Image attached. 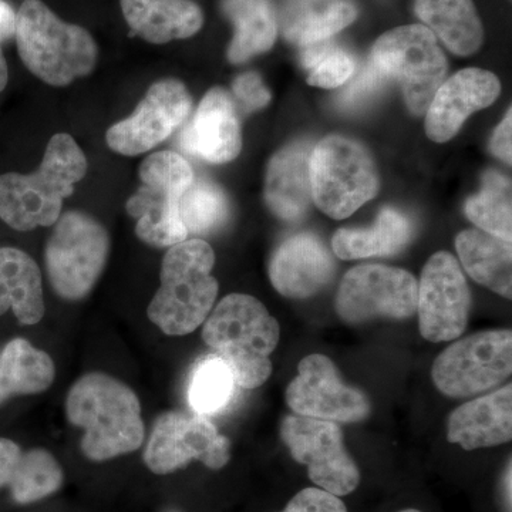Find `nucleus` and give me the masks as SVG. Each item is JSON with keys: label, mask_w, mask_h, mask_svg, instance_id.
Masks as SVG:
<instances>
[{"label": "nucleus", "mask_w": 512, "mask_h": 512, "mask_svg": "<svg viewBox=\"0 0 512 512\" xmlns=\"http://www.w3.org/2000/svg\"><path fill=\"white\" fill-rule=\"evenodd\" d=\"M66 416L84 430L80 447L96 463L134 453L146 440L140 399L128 384L106 373H87L70 387Z\"/></svg>", "instance_id": "1"}, {"label": "nucleus", "mask_w": 512, "mask_h": 512, "mask_svg": "<svg viewBox=\"0 0 512 512\" xmlns=\"http://www.w3.org/2000/svg\"><path fill=\"white\" fill-rule=\"evenodd\" d=\"M87 173L86 156L69 134H56L47 144L42 164L32 174L0 175V220L16 231L52 227L64 198Z\"/></svg>", "instance_id": "2"}, {"label": "nucleus", "mask_w": 512, "mask_h": 512, "mask_svg": "<svg viewBox=\"0 0 512 512\" xmlns=\"http://www.w3.org/2000/svg\"><path fill=\"white\" fill-rule=\"evenodd\" d=\"M281 329L264 303L245 293L225 296L204 322L202 340L221 357L242 389H256L272 373Z\"/></svg>", "instance_id": "3"}, {"label": "nucleus", "mask_w": 512, "mask_h": 512, "mask_svg": "<svg viewBox=\"0 0 512 512\" xmlns=\"http://www.w3.org/2000/svg\"><path fill=\"white\" fill-rule=\"evenodd\" d=\"M214 264V251L202 239H185L168 249L160 288L147 309L148 319L165 335H190L210 316L220 291L211 275Z\"/></svg>", "instance_id": "4"}, {"label": "nucleus", "mask_w": 512, "mask_h": 512, "mask_svg": "<svg viewBox=\"0 0 512 512\" xmlns=\"http://www.w3.org/2000/svg\"><path fill=\"white\" fill-rule=\"evenodd\" d=\"M15 37L23 64L50 86H67L96 66L99 52L92 35L57 18L42 0H23Z\"/></svg>", "instance_id": "5"}, {"label": "nucleus", "mask_w": 512, "mask_h": 512, "mask_svg": "<svg viewBox=\"0 0 512 512\" xmlns=\"http://www.w3.org/2000/svg\"><path fill=\"white\" fill-rule=\"evenodd\" d=\"M369 64L384 80L399 83L407 107L416 116L429 109L448 69L437 37L424 25L400 26L384 33L372 47Z\"/></svg>", "instance_id": "6"}, {"label": "nucleus", "mask_w": 512, "mask_h": 512, "mask_svg": "<svg viewBox=\"0 0 512 512\" xmlns=\"http://www.w3.org/2000/svg\"><path fill=\"white\" fill-rule=\"evenodd\" d=\"M312 198L333 220H345L379 192L380 178L369 151L353 138L329 136L311 154Z\"/></svg>", "instance_id": "7"}, {"label": "nucleus", "mask_w": 512, "mask_h": 512, "mask_svg": "<svg viewBox=\"0 0 512 512\" xmlns=\"http://www.w3.org/2000/svg\"><path fill=\"white\" fill-rule=\"evenodd\" d=\"M143 185L127 201V211L137 221L136 234L144 244L170 248L188 238L178 205L194 180L191 165L173 151H158L140 165Z\"/></svg>", "instance_id": "8"}, {"label": "nucleus", "mask_w": 512, "mask_h": 512, "mask_svg": "<svg viewBox=\"0 0 512 512\" xmlns=\"http://www.w3.org/2000/svg\"><path fill=\"white\" fill-rule=\"evenodd\" d=\"M109 252V232L96 218L82 211L59 217L45 249L47 279L56 295L70 302L86 298L103 274Z\"/></svg>", "instance_id": "9"}, {"label": "nucleus", "mask_w": 512, "mask_h": 512, "mask_svg": "<svg viewBox=\"0 0 512 512\" xmlns=\"http://www.w3.org/2000/svg\"><path fill=\"white\" fill-rule=\"evenodd\" d=\"M512 372V332L484 330L451 343L434 360L431 377L441 393L464 399L503 384Z\"/></svg>", "instance_id": "10"}, {"label": "nucleus", "mask_w": 512, "mask_h": 512, "mask_svg": "<svg viewBox=\"0 0 512 512\" xmlns=\"http://www.w3.org/2000/svg\"><path fill=\"white\" fill-rule=\"evenodd\" d=\"M231 458V441L201 414L171 410L157 417L143 460L157 476H167L191 461H201L211 470H221Z\"/></svg>", "instance_id": "11"}, {"label": "nucleus", "mask_w": 512, "mask_h": 512, "mask_svg": "<svg viewBox=\"0 0 512 512\" xmlns=\"http://www.w3.org/2000/svg\"><path fill=\"white\" fill-rule=\"evenodd\" d=\"M279 434L293 460L308 467L309 478L320 490L343 497L359 487V467L335 421L291 414L282 420Z\"/></svg>", "instance_id": "12"}, {"label": "nucleus", "mask_w": 512, "mask_h": 512, "mask_svg": "<svg viewBox=\"0 0 512 512\" xmlns=\"http://www.w3.org/2000/svg\"><path fill=\"white\" fill-rule=\"evenodd\" d=\"M335 309L352 325L375 319L403 320L417 309V281L410 272L386 265H359L340 282Z\"/></svg>", "instance_id": "13"}, {"label": "nucleus", "mask_w": 512, "mask_h": 512, "mask_svg": "<svg viewBox=\"0 0 512 512\" xmlns=\"http://www.w3.org/2000/svg\"><path fill=\"white\" fill-rule=\"evenodd\" d=\"M421 336L429 342H453L463 335L471 312V293L460 264L446 251L431 256L417 284Z\"/></svg>", "instance_id": "14"}, {"label": "nucleus", "mask_w": 512, "mask_h": 512, "mask_svg": "<svg viewBox=\"0 0 512 512\" xmlns=\"http://www.w3.org/2000/svg\"><path fill=\"white\" fill-rule=\"evenodd\" d=\"M286 404L298 416L359 423L370 414L365 393L343 383L329 357L313 353L299 363L298 376L286 389Z\"/></svg>", "instance_id": "15"}, {"label": "nucleus", "mask_w": 512, "mask_h": 512, "mask_svg": "<svg viewBox=\"0 0 512 512\" xmlns=\"http://www.w3.org/2000/svg\"><path fill=\"white\" fill-rule=\"evenodd\" d=\"M191 109V94L184 83L160 80L148 89L130 117L107 130V144L121 156H140L167 140Z\"/></svg>", "instance_id": "16"}, {"label": "nucleus", "mask_w": 512, "mask_h": 512, "mask_svg": "<svg viewBox=\"0 0 512 512\" xmlns=\"http://www.w3.org/2000/svg\"><path fill=\"white\" fill-rule=\"evenodd\" d=\"M501 93L498 77L487 70H460L441 83L426 116V133L436 143L451 140L464 121L476 111L491 106Z\"/></svg>", "instance_id": "17"}, {"label": "nucleus", "mask_w": 512, "mask_h": 512, "mask_svg": "<svg viewBox=\"0 0 512 512\" xmlns=\"http://www.w3.org/2000/svg\"><path fill=\"white\" fill-rule=\"evenodd\" d=\"M335 262L323 242L309 232L285 239L269 262V279L286 298L306 299L329 284Z\"/></svg>", "instance_id": "18"}, {"label": "nucleus", "mask_w": 512, "mask_h": 512, "mask_svg": "<svg viewBox=\"0 0 512 512\" xmlns=\"http://www.w3.org/2000/svg\"><path fill=\"white\" fill-rule=\"evenodd\" d=\"M183 148L208 163L235 160L242 150L241 124L234 101L224 89L215 87L205 94L183 136Z\"/></svg>", "instance_id": "19"}, {"label": "nucleus", "mask_w": 512, "mask_h": 512, "mask_svg": "<svg viewBox=\"0 0 512 512\" xmlns=\"http://www.w3.org/2000/svg\"><path fill=\"white\" fill-rule=\"evenodd\" d=\"M447 439L467 451L501 446L511 441V384L454 410L448 417Z\"/></svg>", "instance_id": "20"}, {"label": "nucleus", "mask_w": 512, "mask_h": 512, "mask_svg": "<svg viewBox=\"0 0 512 512\" xmlns=\"http://www.w3.org/2000/svg\"><path fill=\"white\" fill-rule=\"evenodd\" d=\"M59 461L45 448L22 451L0 437V488L8 487L18 504H32L57 493L63 485Z\"/></svg>", "instance_id": "21"}, {"label": "nucleus", "mask_w": 512, "mask_h": 512, "mask_svg": "<svg viewBox=\"0 0 512 512\" xmlns=\"http://www.w3.org/2000/svg\"><path fill=\"white\" fill-rule=\"evenodd\" d=\"M311 154L308 144H292L276 153L268 165L265 200L281 220H301L308 210L312 198Z\"/></svg>", "instance_id": "22"}, {"label": "nucleus", "mask_w": 512, "mask_h": 512, "mask_svg": "<svg viewBox=\"0 0 512 512\" xmlns=\"http://www.w3.org/2000/svg\"><path fill=\"white\" fill-rule=\"evenodd\" d=\"M121 10L133 33L153 45L197 35L204 13L192 0H120Z\"/></svg>", "instance_id": "23"}, {"label": "nucleus", "mask_w": 512, "mask_h": 512, "mask_svg": "<svg viewBox=\"0 0 512 512\" xmlns=\"http://www.w3.org/2000/svg\"><path fill=\"white\" fill-rule=\"evenodd\" d=\"M8 311L22 325H36L45 316V295L35 259L18 248L0 247V315Z\"/></svg>", "instance_id": "24"}, {"label": "nucleus", "mask_w": 512, "mask_h": 512, "mask_svg": "<svg viewBox=\"0 0 512 512\" xmlns=\"http://www.w3.org/2000/svg\"><path fill=\"white\" fill-rule=\"evenodd\" d=\"M414 12L454 55H474L483 46V23L473 0H416Z\"/></svg>", "instance_id": "25"}, {"label": "nucleus", "mask_w": 512, "mask_h": 512, "mask_svg": "<svg viewBox=\"0 0 512 512\" xmlns=\"http://www.w3.org/2000/svg\"><path fill=\"white\" fill-rule=\"evenodd\" d=\"M456 248L461 264L474 281L511 299V241L495 237L483 229L473 228L457 235Z\"/></svg>", "instance_id": "26"}, {"label": "nucleus", "mask_w": 512, "mask_h": 512, "mask_svg": "<svg viewBox=\"0 0 512 512\" xmlns=\"http://www.w3.org/2000/svg\"><path fill=\"white\" fill-rule=\"evenodd\" d=\"M56 366L45 350L29 340L13 339L0 350V404L13 396L39 394L50 389Z\"/></svg>", "instance_id": "27"}, {"label": "nucleus", "mask_w": 512, "mask_h": 512, "mask_svg": "<svg viewBox=\"0 0 512 512\" xmlns=\"http://www.w3.org/2000/svg\"><path fill=\"white\" fill-rule=\"evenodd\" d=\"M412 237L410 222L393 208H384L370 228H340L333 235V252L340 259H365L397 254Z\"/></svg>", "instance_id": "28"}, {"label": "nucleus", "mask_w": 512, "mask_h": 512, "mask_svg": "<svg viewBox=\"0 0 512 512\" xmlns=\"http://www.w3.org/2000/svg\"><path fill=\"white\" fill-rule=\"evenodd\" d=\"M222 12L235 28L228 47L229 62H248L275 45L278 22L268 0H222Z\"/></svg>", "instance_id": "29"}, {"label": "nucleus", "mask_w": 512, "mask_h": 512, "mask_svg": "<svg viewBox=\"0 0 512 512\" xmlns=\"http://www.w3.org/2000/svg\"><path fill=\"white\" fill-rule=\"evenodd\" d=\"M356 18L357 8L350 0L309 3L286 20L284 35L295 45L311 46L348 28Z\"/></svg>", "instance_id": "30"}, {"label": "nucleus", "mask_w": 512, "mask_h": 512, "mask_svg": "<svg viewBox=\"0 0 512 512\" xmlns=\"http://www.w3.org/2000/svg\"><path fill=\"white\" fill-rule=\"evenodd\" d=\"M239 389L227 363L212 355L201 359L188 380L187 400L192 413L214 416L228 409Z\"/></svg>", "instance_id": "31"}, {"label": "nucleus", "mask_w": 512, "mask_h": 512, "mask_svg": "<svg viewBox=\"0 0 512 512\" xmlns=\"http://www.w3.org/2000/svg\"><path fill=\"white\" fill-rule=\"evenodd\" d=\"M511 181L500 173L487 171L483 187L466 202L468 220L495 237L511 241Z\"/></svg>", "instance_id": "32"}, {"label": "nucleus", "mask_w": 512, "mask_h": 512, "mask_svg": "<svg viewBox=\"0 0 512 512\" xmlns=\"http://www.w3.org/2000/svg\"><path fill=\"white\" fill-rule=\"evenodd\" d=\"M178 212L188 235H207L227 221L229 205L217 184L194 178L181 197Z\"/></svg>", "instance_id": "33"}, {"label": "nucleus", "mask_w": 512, "mask_h": 512, "mask_svg": "<svg viewBox=\"0 0 512 512\" xmlns=\"http://www.w3.org/2000/svg\"><path fill=\"white\" fill-rule=\"evenodd\" d=\"M302 63L309 70L308 83L322 89H338L356 72L353 57L342 47L320 42L305 46Z\"/></svg>", "instance_id": "34"}, {"label": "nucleus", "mask_w": 512, "mask_h": 512, "mask_svg": "<svg viewBox=\"0 0 512 512\" xmlns=\"http://www.w3.org/2000/svg\"><path fill=\"white\" fill-rule=\"evenodd\" d=\"M384 79L379 73L367 63L362 72L357 74L353 83L346 87L345 92L340 94L339 104L345 109H356L362 106L367 100L372 99L382 89Z\"/></svg>", "instance_id": "35"}, {"label": "nucleus", "mask_w": 512, "mask_h": 512, "mask_svg": "<svg viewBox=\"0 0 512 512\" xmlns=\"http://www.w3.org/2000/svg\"><path fill=\"white\" fill-rule=\"evenodd\" d=\"M281 512H348L336 495L318 487L305 488L289 501Z\"/></svg>", "instance_id": "36"}, {"label": "nucleus", "mask_w": 512, "mask_h": 512, "mask_svg": "<svg viewBox=\"0 0 512 512\" xmlns=\"http://www.w3.org/2000/svg\"><path fill=\"white\" fill-rule=\"evenodd\" d=\"M232 90H234L235 97L247 107V110L262 109L271 101V93L262 83L261 76L254 72L238 76L232 84Z\"/></svg>", "instance_id": "37"}, {"label": "nucleus", "mask_w": 512, "mask_h": 512, "mask_svg": "<svg viewBox=\"0 0 512 512\" xmlns=\"http://www.w3.org/2000/svg\"><path fill=\"white\" fill-rule=\"evenodd\" d=\"M511 109L504 117L503 123L495 130L493 140H491V151L494 156L503 160L504 163L511 164V127H512Z\"/></svg>", "instance_id": "38"}, {"label": "nucleus", "mask_w": 512, "mask_h": 512, "mask_svg": "<svg viewBox=\"0 0 512 512\" xmlns=\"http://www.w3.org/2000/svg\"><path fill=\"white\" fill-rule=\"evenodd\" d=\"M16 12L8 3L0 0V42L15 36Z\"/></svg>", "instance_id": "39"}, {"label": "nucleus", "mask_w": 512, "mask_h": 512, "mask_svg": "<svg viewBox=\"0 0 512 512\" xmlns=\"http://www.w3.org/2000/svg\"><path fill=\"white\" fill-rule=\"evenodd\" d=\"M8 79V64H6L5 56H3L2 49H0V93L5 90L6 84H8Z\"/></svg>", "instance_id": "40"}, {"label": "nucleus", "mask_w": 512, "mask_h": 512, "mask_svg": "<svg viewBox=\"0 0 512 512\" xmlns=\"http://www.w3.org/2000/svg\"><path fill=\"white\" fill-rule=\"evenodd\" d=\"M400 512H421V511L413 510V508H410V510H404V511H400Z\"/></svg>", "instance_id": "41"}, {"label": "nucleus", "mask_w": 512, "mask_h": 512, "mask_svg": "<svg viewBox=\"0 0 512 512\" xmlns=\"http://www.w3.org/2000/svg\"><path fill=\"white\" fill-rule=\"evenodd\" d=\"M164 512H181V511H178V510H168V511H164Z\"/></svg>", "instance_id": "42"}]
</instances>
